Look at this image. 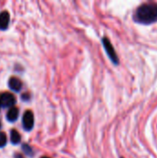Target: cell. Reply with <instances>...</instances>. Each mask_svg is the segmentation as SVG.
<instances>
[{"mask_svg":"<svg viewBox=\"0 0 157 158\" xmlns=\"http://www.w3.org/2000/svg\"><path fill=\"white\" fill-rule=\"evenodd\" d=\"M10 140L13 144H18L20 142V135L16 130H12L10 132Z\"/></svg>","mask_w":157,"mask_h":158,"instance_id":"obj_8","label":"cell"},{"mask_svg":"<svg viewBox=\"0 0 157 158\" xmlns=\"http://www.w3.org/2000/svg\"><path fill=\"white\" fill-rule=\"evenodd\" d=\"M6 143V136L4 132H0V148L5 146Z\"/></svg>","mask_w":157,"mask_h":158,"instance_id":"obj_9","label":"cell"},{"mask_svg":"<svg viewBox=\"0 0 157 158\" xmlns=\"http://www.w3.org/2000/svg\"><path fill=\"white\" fill-rule=\"evenodd\" d=\"M15 158H24L21 155H16V156H15Z\"/></svg>","mask_w":157,"mask_h":158,"instance_id":"obj_11","label":"cell"},{"mask_svg":"<svg viewBox=\"0 0 157 158\" xmlns=\"http://www.w3.org/2000/svg\"><path fill=\"white\" fill-rule=\"evenodd\" d=\"M134 20L142 24H152L157 21V4L146 3L140 6L135 11Z\"/></svg>","mask_w":157,"mask_h":158,"instance_id":"obj_1","label":"cell"},{"mask_svg":"<svg viewBox=\"0 0 157 158\" xmlns=\"http://www.w3.org/2000/svg\"><path fill=\"white\" fill-rule=\"evenodd\" d=\"M0 127H1V122H0Z\"/></svg>","mask_w":157,"mask_h":158,"instance_id":"obj_14","label":"cell"},{"mask_svg":"<svg viewBox=\"0 0 157 158\" xmlns=\"http://www.w3.org/2000/svg\"><path fill=\"white\" fill-rule=\"evenodd\" d=\"M42 158H50V157H47V156H43V157H42Z\"/></svg>","mask_w":157,"mask_h":158,"instance_id":"obj_13","label":"cell"},{"mask_svg":"<svg viewBox=\"0 0 157 158\" xmlns=\"http://www.w3.org/2000/svg\"><path fill=\"white\" fill-rule=\"evenodd\" d=\"M2 107V104H1V95H0V108Z\"/></svg>","mask_w":157,"mask_h":158,"instance_id":"obj_12","label":"cell"},{"mask_svg":"<svg viewBox=\"0 0 157 158\" xmlns=\"http://www.w3.org/2000/svg\"><path fill=\"white\" fill-rule=\"evenodd\" d=\"M23 150L30 156V155H31V149L28 146V145H26V144H24L23 145Z\"/></svg>","mask_w":157,"mask_h":158,"instance_id":"obj_10","label":"cell"},{"mask_svg":"<svg viewBox=\"0 0 157 158\" xmlns=\"http://www.w3.org/2000/svg\"><path fill=\"white\" fill-rule=\"evenodd\" d=\"M1 95V104L2 107H13L16 103V98L13 94L9 93H4Z\"/></svg>","mask_w":157,"mask_h":158,"instance_id":"obj_4","label":"cell"},{"mask_svg":"<svg viewBox=\"0 0 157 158\" xmlns=\"http://www.w3.org/2000/svg\"><path fill=\"white\" fill-rule=\"evenodd\" d=\"M8 86H9L10 89H12V90H14L16 92H19L22 87V83L18 78L12 77V78H10V80L8 81Z\"/></svg>","mask_w":157,"mask_h":158,"instance_id":"obj_6","label":"cell"},{"mask_svg":"<svg viewBox=\"0 0 157 158\" xmlns=\"http://www.w3.org/2000/svg\"><path fill=\"white\" fill-rule=\"evenodd\" d=\"M102 42H103V44H104V48L105 49L106 54H107V56H109V58L111 59V61H112L114 64L118 65V62H119V60H118V55H117V53H116V51H115V48H114V46L112 45V44L110 43V41H109L106 37H104L103 40H102Z\"/></svg>","mask_w":157,"mask_h":158,"instance_id":"obj_2","label":"cell"},{"mask_svg":"<svg viewBox=\"0 0 157 158\" xmlns=\"http://www.w3.org/2000/svg\"><path fill=\"white\" fill-rule=\"evenodd\" d=\"M9 23V14L7 11L0 13V30H6Z\"/></svg>","mask_w":157,"mask_h":158,"instance_id":"obj_5","label":"cell"},{"mask_svg":"<svg viewBox=\"0 0 157 158\" xmlns=\"http://www.w3.org/2000/svg\"><path fill=\"white\" fill-rule=\"evenodd\" d=\"M18 116H19V110H18V108L17 107H11L8 111H7V113H6V118H7V120L8 121H15L17 118H18Z\"/></svg>","mask_w":157,"mask_h":158,"instance_id":"obj_7","label":"cell"},{"mask_svg":"<svg viewBox=\"0 0 157 158\" xmlns=\"http://www.w3.org/2000/svg\"><path fill=\"white\" fill-rule=\"evenodd\" d=\"M22 124L26 131H31L34 124V117L31 111L28 110L24 113L22 118Z\"/></svg>","mask_w":157,"mask_h":158,"instance_id":"obj_3","label":"cell"}]
</instances>
